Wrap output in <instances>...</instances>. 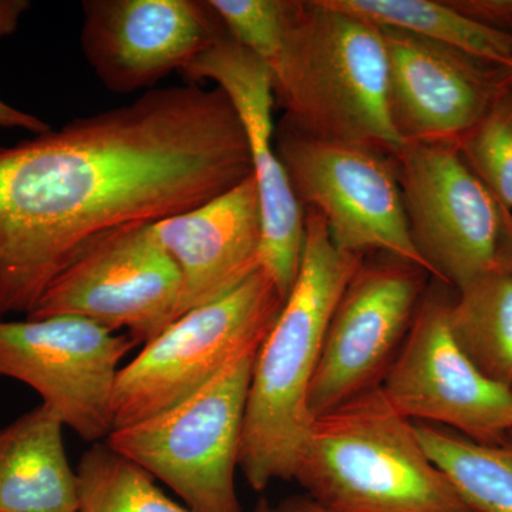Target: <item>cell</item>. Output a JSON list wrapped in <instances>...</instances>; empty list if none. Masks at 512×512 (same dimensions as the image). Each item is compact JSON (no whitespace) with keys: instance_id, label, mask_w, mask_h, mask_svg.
<instances>
[{"instance_id":"obj_1","label":"cell","mask_w":512,"mask_h":512,"mask_svg":"<svg viewBox=\"0 0 512 512\" xmlns=\"http://www.w3.org/2000/svg\"><path fill=\"white\" fill-rule=\"evenodd\" d=\"M252 175L231 100L192 83L0 148V318L28 316L103 235L194 210Z\"/></svg>"},{"instance_id":"obj_2","label":"cell","mask_w":512,"mask_h":512,"mask_svg":"<svg viewBox=\"0 0 512 512\" xmlns=\"http://www.w3.org/2000/svg\"><path fill=\"white\" fill-rule=\"evenodd\" d=\"M262 63L285 110L282 126L389 156L404 146L390 114L386 43L375 23L329 0H285L281 36Z\"/></svg>"},{"instance_id":"obj_3","label":"cell","mask_w":512,"mask_h":512,"mask_svg":"<svg viewBox=\"0 0 512 512\" xmlns=\"http://www.w3.org/2000/svg\"><path fill=\"white\" fill-rule=\"evenodd\" d=\"M363 261L333 244L318 212L305 211L298 278L259 346L249 384L239 467L255 491L293 478L312 426L309 393L326 330Z\"/></svg>"},{"instance_id":"obj_4","label":"cell","mask_w":512,"mask_h":512,"mask_svg":"<svg viewBox=\"0 0 512 512\" xmlns=\"http://www.w3.org/2000/svg\"><path fill=\"white\" fill-rule=\"evenodd\" d=\"M292 480L330 512H474L380 384L313 419Z\"/></svg>"},{"instance_id":"obj_5","label":"cell","mask_w":512,"mask_h":512,"mask_svg":"<svg viewBox=\"0 0 512 512\" xmlns=\"http://www.w3.org/2000/svg\"><path fill=\"white\" fill-rule=\"evenodd\" d=\"M284 303L271 276L259 268L224 298L174 320L121 367L113 393V430L173 409L232 360L259 348Z\"/></svg>"},{"instance_id":"obj_6","label":"cell","mask_w":512,"mask_h":512,"mask_svg":"<svg viewBox=\"0 0 512 512\" xmlns=\"http://www.w3.org/2000/svg\"><path fill=\"white\" fill-rule=\"evenodd\" d=\"M258 349L173 409L111 431L107 446L163 481L192 512H242L235 471Z\"/></svg>"},{"instance_id":"obj_7","label":"cell","mask_w":512,"mask_h":512,"mask_svg":"<svg viewBox=\"0 0 512 512\" xmlns=\"http://www.w3.org/2000/svg\"><path fill=\"white\" fill-rule=\"evenodd\" d=\"M276 148L303 211L318 212L340 251L360 256L382 252L431 275L410 234L402 187L389 154L303 136L282 124Z\"/></svg>"},{"instance_id":"obj_8","label":"cell","mask_w":512,"mask_h":512,"mask_svg":"<svg viewBox=\"0 0 512 512\" xmlns=\"http://www.w3.org/2000/svg\"><path fill=\"white\" fill-rule=\"evenodd\" d=\"M390 157L410 234L433 278L460 291L497 268L503 208L468 167L460 148L404 143Z\"/></svg>"},{"instance_id":"obj_9","label":"cell","mask_w":512,"mask_h":512,"mask_svg":"<svg viewBox=\"0 0 512 512\" xmlns=\"http://www.w3.org/2000/svg\"><path fill=\"white\" fill-rule=\"evenodd\" d=\"M180 295V272L154 224L127 225L84 249L26 319L76 316L146 345L174 322Z\"/></svg>"},{"instance_id":"obj_10","label":"cell","mask_w":512,"mask_h":512,"mask_svg":"<svg viewBox=\"0 0 512 512\" xmlns=\"http://www.w3.org/2000/svg\"><path fill=\"white\" fill-rule=\"evenodd\" d=\"M134 346L127 333L76 316L0 318V377L26 384L64 427L100 443L113 431L114 386Z\"/></svg>"},{"instance_id":"obj_11","label":"cell","mask_w":512,"mask_h":512,"mask_svg":"<svg viewBox=\"0 0 512 512\" xmlns=\"http://www.w3.org/2000/svg\"><path fill=\"white\" fill-rule=\"evenodd\" d=\"M450 302L426 293L380 387L406 419L446 426L480 443L512 434V389L483 375L457 345Z\"/></svg>"},{"instance_id":"obj_12","label":"cell","mask_w":512,"mask_h":512,"mask_svg":"<svg viewBox=\"0 0 512 512\" xmlns=\"http://www.w3.org/2000/svg\"><path fill=\"white\" fill-rule=\"evenodd\" d=\"M427 275L389 255L359 266L326 330L309 393L313 419L379 386L426 295Z\"/></svg>"},{"instance_id":"obj_13","label":"cell","mask_w":512,"mask_h":512,"mask_svg":"<svg viewBox=\"0 0 512 512\" xmlns=\"http://www.w3.org/2000/svg\"><path fill=\"white\" fill-rule=\"evenodd\" d=\"M192 84L212 82L237 111L251 154L262 214V268L288 298L301 268L305 211L276 148L275 94L261 60L222 35L181 72Z\"/></svg>"},{"instance_id":"obj_14","label":"cell","mask_w":512,"mask_h":512,"mask_svg":"<svg viewBox=\"0 0 512 512\" xmlns=\"http://www.w3.org/2000/svg\"><path fill=\"white\" fill-rule=\"evenodd\" d=\"M82 9L83 55L119 94L153 90L227 33L210 0H84Z\"/></svg>"},{"instance_id":"obj_15","label":"cell","mask_w":512,"mask_h":512,"mask_svg":"<svg viewBox=\"0 0 512 512\" xmlns=\"http://www.w3.org/2000/svg\"><path fill=\"white\" fill-rule=\"evenodd\" d=\"M380 29L397 133L404 143L458 146L507 82V70L404 30Z\"/></svg>"},{"instance_id":"obj_16","label":"cell","mask_w":512,"mask_h":512,"mask_svg":"<svg viewBox=\"0 0 512 512\" xmlns=\"http://www.w3.org/2000/svg\"><path fill=\"white\" fill-rule=\"evenodd\" d=\"M181 276L177 316L224 298L262 268L254 175L214 200L154 224Z\"/></svg>"},{"instance_id":"obj_17","label":"cell","mask_w":512,"mask_h":512,"mask_svg":"<svg viewBox=\"0 0 512 512\" xmlns=\"http://www.w3.org/2000/svg\"><path fill=\"white\" fill-rule=\"evenodd\" d=\"M63 429L43 403L0 429V512H77Z\"/></svg>"},{"instance_id":"obj_18","label":"cell","mask_w":512,"mask_h":512,"mask_svg":"<svg viewBox=\"0 0 512 512\" xmlns=\"http://www.w3.org/2000/svg\"><path fill=\"white\" fill-rule=\"evenodd\" d=\"M457 345L483 375L512 389V268H497L458 291L448 308Z\"/></svg>"},{"instance_id":"obj_19","label":"cell","mask_w":512,"mask_h":512,"mask_svg":"<svg viewBox=\"0 0 512 512\" xmlns=\"http://www.w3.org/2000/svg\"><path fill=\"white\" fill-rule=\"evenodd\" d=\"M330 5L380 28L404 30L510 70L512 35L485 28L447 0H329Z\"/></svg>"},{"instance_id":"obj_20","label":"cell","mask_w":512,"mask_h":512,"mask_svg":"<svg viewBox=\"0 0 512 512\" xmlns=\"http://www.w3.org/2000/svg\"><path fill=\"white\" fill-rule=\"evenodd\" d=\"M417 439L474 512H512V441L480 443L453 430L414 423Z\"/></svg>"},{"instance_id":"obj_21","label":"cell","mask_w":512,"mask_h":512,"mask_svg":"<svg viewBox=\"0 0 512 512\" xmlns=\"http://www.w3.org/2000/svg\"><path fill=\"white\" fill-rule=\"evenodd\" d=\"M77 512H192L175 503L133 461L94 443L76 468Z\"/></svg>"},{"instance_id":"obj_22","label":"cell","mask_w":512,"mask_h":512,"mask_svg":"<svg viewBox=\"0 0 512 512\" xmlns=\"http://www.w3.org/2000/svg\"><path fill=\"white\" fill-rule=\"evenodd\" d=\"M464 160L498 204L512 212V77L477 126L458 144Z\"/></svg>"},{"instance_id":"obj_23","label":"cell","mask_w":512,"mask_h":512,"mask_svg":"<svg viewBox=\"0 0 512 512\" xmlns=\"http://www.w3.org/2000/svg\"><path fill=\"white\" fill-rule=\"evenodd\" d=\"M447 3L485 28L512 35V0H447Z\"/></svg>"},{"instance_id":"obj_24","label":"cell","mask_w":512,"mask_h":512,"mask_svg":"<svg viewBox=\"0 0 512 512\" xmlns=\"http://www.w3.org/2000/svg\"><path fill=\"white\" fill-rule=\"evenodd\" d=\"M0 128H22L30 133L42 134L50 130L49 124L33 114L26 113L0 100ZM2 148V147H0Z\"/></svg>"},{"instance_id":"obj_25","label":"cell","mask_w":512,"mask_h":512,"mask_svg":"<svg viewBox=\"0 0 512 512\" xmlns=\"http://www.w3.org/2000/svg\"><path fill=\"white\" fill-rule=\"evenodd\" d=\"M30 6L29 0H0V40L16 32Z\"/></svg>"},{"instance_id":"obj_26","label":"cell","mask_w":512,"mask_h":512,"mask_svg":"<svg viewBox=\"0 0 512 512\" xmlns=\"http://www.w3.org/2000/svg\"><path fill=\"white\" fill-rule=\"evenodd\" d=\"M271 512H330L320 507L308 495L305 497H291L282 500L276 507H271Z\"/></svg>"},{"instance_id":"obj_27","label":"cell","mask_w":512,"mask_h":512,"mask_svg":"<svg viewBox=\"0 0 512 512\" xmlns=\"http://www.w3.org/2000/svg\"><path fill=\"white\" fill-rule=\"evenodd\" d=\"M498 264L512 268V212L505 208H503V239H501Z\"/></svg>"},{"instance_id":"obj_28","label":"cell","mask_w":512,"mask_h":512,"mask_svg":"<svg viewBox=\"0 0 512 512\" xmlns=\"http://www.w3.org/2000/svg\"><path fill=\"white\" fill-rule=\"evenodd\" d=\"M254 512H271V505L266 503L265 500L259 501V504L256 505Z\"/></svg>"},{"instance_id":"obj_29","label":"cell","mask_w":512,"mask_h":512,"mask_svg":"<svg viewBox=\"0 0 512 512\" xmlns=\"http://www.w3.org/2000/svg\"><path fill=\"white\" fill-rule=\"evenodd\" d=\"M508 73H510V76L512 77V64H511V69L508 70Z\"/></svg>"}]
</instances>
